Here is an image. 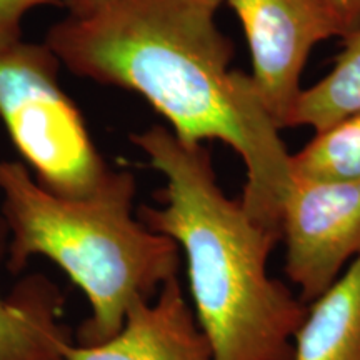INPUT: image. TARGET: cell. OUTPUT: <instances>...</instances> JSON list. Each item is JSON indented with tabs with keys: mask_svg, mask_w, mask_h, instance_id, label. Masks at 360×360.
I'll use <instances>...</instances> for the list:
<instances>
[{
	"mask_svg": "<svg viewBox=\"0 0 360 360\" xmlns=\"http://www.w3.org/2000/svg\"><path fill=\"white\" fill-rule=\"evenodd\" d=\"M222 2L101 0L51 25L44 42L72 74L142 96L182 142L232 147L247 169L242 205L281 237L292 155L250 75L231 70L233 44L215 20Z\"/></svg>",
	"mask_w": 360,
	"mask_h": 360,
	"instance_id": "cell-1",
	"label": "cell"
},
{
	"mask_svg": "<svg viewBox=\"0 0 360 360\" xmlns=\"http://www.w3.org/2000/svg\"><path fill=\"white\" fill-rule=\"evenodd\" d=\"M130 141L165 177L160 205H142L137 217L186 255L193 314L214 360L294 359V335L307 307L269 276L278 236L225 195L204 143L182 142L164 125Z\"/></svg>",
	"mask_w": 360,
	"mask_h": 360,
	"instance_id": "cell-2",
	"label": "cell"
},
{
	"mask_svg": "<svg viewBox=\"0 0 360 360\" xmlns=\"http://www.w3.org/2000/svg\"><path fill=\"white\" fill-rule=\"evenodd\" d=\"M135 192L132 172L110 169L96 192L69 199L44 188L20 162L0 159L7 269L19 274L40 255L80 287L90 315L79 327V345L114 337L135 304L154 299L179 274L180 247L134 217Z\"/></svg>",
	"mask_w": 360,
	"mask_h": 360,
	"instance_id": "cell-3",
	"label": "cell"
},
{
	"mask_svg": "<svg viewBox=\"0 0 360 360\" xmlns=\"http://www.w3.org/2000/svg\"><path fill=\"white\" fill-rule=\"evenodd\" d=\"M60 65L45 42L20 40L0 53V120L40 186L80 199L96 192L112 167L58 84Z\"/></svg>",
	"mask_w": 360,
	"mask_h": 360,
	"instance_id": "cell-4",
	"label": "cell"
},
{
	"mask_svg": "<svg viewBox=\"0 0 360 360\" xmlns=\"http://www.w3.org/2000/svg\"><path fill=\"white\" fill-rule=\"evenodd\" d=\"M281 240L287 277L304 304L314 302L360 257V182L294 179L282 205Z\"/></svg>",
	"mask_w": 360,
	"mask_h": 360,
	"instance_id": "cell-5",
	"label": "cell"
},
{
	"mask_svg": "<svg viewBox=\"0 0 360 360\" xmlns=\"http://www.w3.org/2000/svg\"><path fill=\"white\" fill-rule=\"evenodd\" d=\"M244 25L252 80L278 129H287L305 62L319 42L342 37L322 0H225Z\"/></svg>",
	"mask_w": 360,
	"mask_h": 360,
	"instance_id": "cell-6",
	"label": "cell"
},
{
	"mask_svg": "<svg viewBox=\"0 0 360 360\" xmlns=\"http://www.w3.org/2000/svg\"><path fill=\"white\" fill-rule=\"evenodd\" d=\"M64 360H214L179 277L162 285L152 300L135 304L122 328L97 345L67 342Z\"/></svg>",
	"mask_w": 360,
	"mask_h": 360,
	"instance_id": "cell-7",
	"label": "cell"
},
{
	"mask_svg": "<svg viewBox=\"0 0 360 360\" xmlns=\"http://www.w3.org/2000/svg\"><path fill=\"white\" fill-rule=\"evenodd\" d=\"M8 229L0 212V260L7 254ZM62 297L47 278L24 281L7 299L0 295V360H64L62 349L70 342L58 323Z\"/></svg>",
	"mask_w": 360,
	"mask_h": 360,
	"instance_id": "cell-8",
	"label": "cell"
},
{
	"mask_svg": "<svg viewBox=\"0 0 360 360\" xmlns=\"http://www.w3.org/2000/svg\"><path fill=\"white\" fill-rule=\"evenodd\" d=\"M310 304L292 360H360V257Z\"/></svg>",
	"mask_w": 360,
	"mask_h": 360,
	"instance_id": "cell-9",
	"label": "cell"
},
{
	"mask_svg": "<svg viewBox=\"0 0 360 360\" xmlns=\"http://www.w3.org/2000/svg\"><path fill=\"white\" fill-rule=\"evenodd\" d=\"M342 39L344 47L334 69L300 92L287 129L305 125L319 134L360 112V29Z\"/></svg>",
	"mask_w": 360,
	"mask_h": 360,
	"instance_id": "cell-10",
	"label": "cell"
},
{
	"mask_svg": "<svg viewBox=\"0 0 360 360\" xmlns=\"http://www.w3.org/2000/svg\"><path fill=\"white\" fill-rule=\"evenodd\" d=\"M292 177L310 182H360V112L332 125L290 157Z\"/></svg>",
	"mask_w": 360,
	"mask_h": 360,
	"instance_id": "cell-11",
	"label": "cell"
},
{
	"mask_svg": "<svg viewBox=\"0 0 360 360\" xmlns=\"http://www.w3.org/2000/svg\"><path fill=\"white\" fill-rule=\"evenodd\" d=\"M39 7H64V0H0V53L22 40V22Z\"/></svg>",
	"mask_w": 360,
	"mask_h": 360,
	"instance_id": "cell-12",
	"label": "cell"
},
{
	"mask_svg": "<svg viewBox=\"0 0 360 360\" xmlns=\"http://www.w3.org/2000/svg\"><path fill=\"white\" fill-rule=\"evenodd\" d=\"M339 25L342 37L360 29V0H322Z\"/></svg>",
	"mask_w": 360,
	"mask_h": 360,
	"instance_id": "cell-13",
	"label": "cell"
},
{
	"mask_svg": "<svg viewBox=\"0 0 360 360\" xmlns=\"http://www.w3.org/2000/svg\"><path fill=\"white\" fill-rule=\"evenodd\" d=\"M98 2L101 0H64V7H67L70 15H85L96 8Z\"/></svg>",
	"mask_w": 360,
	"mask_h": 360,
	"instance_id": "cell-14",
	"label": "cell"
}]
</instances>
